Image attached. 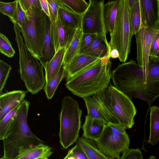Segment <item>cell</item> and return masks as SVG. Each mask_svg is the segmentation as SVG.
I'll return each mask as SVG.
<instances>
[{
  "label": "cell",
  "mask_w": 159,
  "mask_h": 159,
  "mask_svg": "<svg viewBox=\"0 0 159 159\" xmlns=\"http://www.w3.org/2000/svg\"><path fill=\"white\" fill-rule=\"evenodd\" d=\"M147 159H157L156 157L153 156H150L149 158H148Z\"/></svg>",
  "instance_id": "42"
},
{
  "label": "cell",
  "mask_w": 159,
  "mask_h": 159,
  "mask_svg": "<svg viewBox=\"0 0 159 159\" xmlns=\"http://www.w3.org/2000/svg\"><path fill=\"white\" fill-rule=\"evenodd\" d=\"M141 23L148 28H159V0H139Z\"/></svg>",
  "instance_id": "12"
},
{
  "label": "cell",
  "mask_w": 159,
  "mask_h": 159,
  "mask_svg": "<svg viewBox=\"0 0 159 159\" xmlns=\"http://www.w3.org/2000/svg\"></svg>",
  "instance_id": "46"
},
{
  "label": "cell",
  "mask_w": 159,
  "mask_h": 159,
  "mask_svg": "<svg viewBox=\"0 0 159 159\" xmlns=\"http://www.w3.org/2000/svg\"><path fill=\"white\" fill-rule=\"evenodd\" d=\"M58 16L66 26L74 30L81 28L83 15L77 14L59 0Z\"/></svg>",
  "instance_id": "17"
},
{
  "label": "cell",
  "mask_w": 159,
  "mask_h": 159,
  "mask_svg": "<svg viewBox=\"0 0 159 159\" xmlns=\"http://www.w3.org/2000/svg\"></svg>",
  "instance_id": "45"
},
{
  "label": "cell",
  "mask_w": 159,
  "mask_h": 159,
  "mask_svg": "<svg viewBox=\"0 0 159 159\" xmlns=\"http://www.w3.org/2000/svg\"><path fill=\"white\" fill-rule=\"evenodd\" d=\"M100 59L83 53L76 55L65 66H63L66 77L71 76Z\"/></svg>",
  "instance_id": "16"
},
{
  "label": "cell",
  "mask_w": 159,
  "mask_h": 159,
  "mask_svg": "<svg viewBox=\"0 0 159 159\" xmlns=\"http://www.w3.org/2000/svg\"><path fill=\"white\" fill-rule=\"evenodd\" d=\"M66 50L65 48L59 49L44 67L45 72L46 82L55 76L60 70L63 65Z\"/></svg>",
  "instance_id": "21"
},
{
  "label": "cell",
  "mask_w": 159,
  "mask_h": 159,
  "mask_svg": "<svg viewBox=\"0 0 159 159\" xmlns=\"http://www.w3.org/2000/svg\"><path fill=\"white\" fill-rule=\"evenodd\" d=\"M66 76V72L62 66L55 76L46 82L43 89L48 99L52 98L60 83Z\"/></svg>",
  "instance_id": "27"
},
{
  "label": "cell",
  "mask_w": 159,
  "mask_h": 159,
  "mask_svg": "<svg viewBox=\"0 0 159 159\" xmlns=\"http://www.w3.org/2000/svg\"><path fill=\"white\" fill-rule=\"evenodd\" d=\"M61 102L59 136L61 149H66L78 139L82 111L77 102L70 96H64Z\"/></svg>",
  "instance_id": "6"
},
{
  "label": "cell",
  "mask_w": 159,
  "mask_h": 159,
  "mask_svg": "<svg viewBox=\"0 0 159 159\" xmlns=\"http://www.w3.org/2000/svg\"><path fill=\"white\" fill-rule=\"evenodd\" d=\"M15 40L18 49L20 77L28 92L35 94L41 90L46 83L43 67L38 59L34 57L26 47L22 38L20 27L13 25Z\"/></svg>",
  "instance_id": "4"
},
{
  "label": "cell",
  "mask_w": 159,
  "mask_h": 159,
  "mask_svg": "<svg viewBox=\"0 0 159 159\" xmlns=\"http://www.w3.org/2000/svg\"><path fill=\"white\" fill-rule=\"evenodd\" d=\"M47 159L43 158H38V159Z\"/></svg>",
  "instance_id": "43"
},
{
  "label": "cell",
  "mask_w": 159,
  "mask_h": 159,
  "mask_svg": "<svg viewBox=\"0 0 159 159\" xmlns=\"http://www.w3.org/2000/svg\"><path fill=\"white\" fill-rule=\"evenodd\" d=\"M107 123L103 120L87 115L82 126V136L95 141L100 137Z\"/></svg>",
  "instance_id": "15"
},
{
  "label": "cell",
  "mask_w": 159,
  "mask_h": 159,
  "mask_svg": "<svg viewBox=\"0 0 159 159\" xmlns=\"http://www.w3.org/2000/svg\"><path fill=\"white\" fill-rule=\"evenodd\" d=\"M20 104L7 114L0 120V139L3 140L10 135L12 129L16 112Z\"/></svg>",
  "instance_id": "25"
},
{
  "label": "cell",
  "mask_w": 159,
  "mask_h": 159,
  "mask_svg": "<svg viewBox=\"0 0 159 159\" xmlns=\"http://www.w3.org/2000/svg\"><path fill=\"white\" fill-rule=\"evenodd\" d=\"M83 32L82 27L75 30L73 39L65 55L63 66L67 65L76 55L79 54Z\"/></svg>",
  "instance_id": "24"
},
{
  "label": "cell",
  "mask_w": 159,
  "mask_h": 159,
  "mask_svg": "<svg viewBox=\"0 0 159 159\" xmlns=\"http://www.w3.org/2000/svg\"><path fill=\"white\" fill-rule=\"evenodd\" d=\"M120 0L110 1L104 4V18L106 30L110 35L113 32Z\"/></svg>",
  "instance_id": "22"
},
{
  "label": "cell",
  "mask_w": 159,
  "mask_h": 159,
  "mask_svg": "<svg viewBox=\"0 0 159 159\" xmlns=\"http://www.w3.org/2000/svg\"><path fill=\"white\" fill-rule=\"evenodd\" d=\"M94 34L83 33L82 38L79 54L81 53L91 44L97 36Z\"/></svg>",
  "instance_id": "34"
},
{
  "label": "cell",
  "mask_w": 159,
  "mask_h": 159,
  "mask_svg": "<svg viewBox=\"0 0 159 159\" xmlns=\"http://www.w3.org/2000/svg\"><path fill=\"white\" fill-rule=\"evenodd\" d=\"M94 141L101 152L113 159H120V154L129 149V139L125 129L116 124L107 123L100 137Z\"/></svg>",
  "instance_id": "8"
},
{
  "label": "cell",
  "mask_w": 159,
  "mask_h": 159,
  "mask_svg": "<svg viewBox=\"0 0 159 159\" xmlns=\"http://www.w3.org/2000/svg\"><path fill=\"white\" fill-rule=\"evenodd\" d=\"M89 6L83 15L82 29L83 33L94 34L106 37L104 18V0H90Z\"/></svg>",
  "instance_id": "9"
},
{
  "label": "cell",
  "mask_w": 159,
  "mask_h": 159,
  "mask_svg": "<svg viewBox=\"0 0 159 159\" xmlns=\"http://www.w3.org/2000/svg\"><path fill=\"white\" fill-rule=\"evenodd\" d=\"M159 141V108L153 106L150 109V133L147 142L152 145Z\"/></svg>",
  "instance_id": "23"
},
{
  "label": "cell",
  "mask_w": 159,
  "mask_h": 159,
  "mask_svg": "<svg viewBox=\"0 0 159 159\" xmlns=\"http://www.w3.org/2000/svg\"><path fill=\"white\" fill-rule=\"evenodd\" d=\"M109 55L100 59L74 75L66 78L65 85L73 94L82 98L105 89L110 83Z\"/></svg>",
  "instance_id": "2"
},
{
  "label": "cell",
  "mask_w": 159,
  "mask_h": 159,
  "mask_svg": "<svg viewBox=\"0 0 159 159\" xmlns=\"http://www.w3.org/2000/svg\"><path fill=\"white\" fill-rule=\"evenodd\" d=\"M159 30V28L152 29L141 26L135 35L137 46V61L141 69L148 71L151 46Z\"/></svg>",
  "instance_id": "10"
},
{
  "label": "cell",
  "mask_w": 159,
  "mask_h": 159,
  "mask_svg": "<svg viewBox=\"0 0 159 159\" xmlns=\"http://www.w3.org/2000/svg\"><path fill=\"white\" fill-rule=\"evenodd\" d=\"M67 155L79 159H89L84 150L77 143L69 150Z\"/></svg>",
  "instance_id": "36"
},
{
  "label": "cell",
  "mask_w": 159,
  "mask_h": 159,
  "mask_svg": "<svg viewBox=\"0 0 159 159\" xmlns=\"http://www.w3.org/2000/svg\"><path fill=\"white\" fill-rule=\"evenodd\" d=\"M120 159H143V157L140 149L132 148L123 154Z\"/></svg>",
  "instance_id": "37"
},
{
  "label": "cell",
  "mask_w": 159,
  "mask_h": 159,
  "mask_svg": "<svg viewBox=\"0 0 159 159\" xmlns=\"http://www.w3.org/2000/svg\"><path fill=\"white\" fill-rule=\"evenodd\" d=\"M50 24L51 21L49 17L47 16L43 46V57L39 61L43 67L52 59L56 53L55 48L51 38Z\"/></svg>",
  "instance_id": "19"
},
{
  "label": "cell",
  "mask_w": 159,
  "mask_h": 159,
  "mask_svg": "<svg viewBox=\"0 0 159 159\" xmlns=\"http://www.w3.org/2000/svg\"><path fill=\"white\" fill-rule=\"evenodd\" d=\"M0 159H5L3 158L2 157H1Z\"/></svg>",
  "instance_id": "44"
},
{
  "label": "cell",
  "mask_w": 159,
  "mask_h": 159,
  "mask_svg": "<svg viewBox=\"0 0 159 159\" xmlns=\"http://www.w3.org/2000/svg\"><path fill=\"white\" fill-rule=\"evenodd\" d=\"M110 58H118L119 56V53L118 51L116 49H112L110 50Z\"/></svg>",
  "instance_id": "40"
},
{
  "label": "cell",
  "mask_w": 159,
  "mask_h": 159,
  "mask_svg": "<svg viewBox=\"0 0 159 159\" xmlns=\"http://www.w3.org/2000/svg\"><path fill=\"white\" fill-rule=\"evenodd\" d=\"M149 59L159 62V30L152 43Z\"/></svg>",
  "instance_id": "35"
},
{
  "label": "cell",
  "mask_w": 159,
  "mask_h": 159,
  "mask_svg": "<svg viewBox=\"0 0 159 159\" xmlns=\"http://www.w3.org/2000/svg\"><path fill=\"white\" fill-rule=\"evenodd\" d=\"M111 75L114 87L130 99L152 103L159 97V62L149 59L146 72L131 59L119 64Z\"/></svg>",
  "instance_id": "1"
},
{
  "label": "cell",
  "mask_w": 159,
  "mask_h": 159,
  "mask_svg": "<svg viewBox=\"0 0 159 159\" xmlns=\"http://www.w3.org/2000/svg\"><path fill=\"white\" fill-rule=\"evenodd\" d=\"M11 69L10 65L3 60H0V94L2 93V90Z\"/></svg>",
  "instance_id": "30"
},
{
  "label": "cell",
  "mask_w": 159,
  "mask_h": 159,
  "mask_svg": "<svg viewBox=\"0 0 159 159\" xmlns=\"http://www.w3.org/2000/svg\"><path fill=\"white\" fill-rule=\"evenodd\" d=\"M63 159H75V158L72 156H69L67 155Z\"/></svg>",
  "instance_id": "41"
},
{
  "label": "cell",
  "mask_w": 159,
  "mask_h": 159,
  "mask_svg": "<svg viewBox=\"0 0 159 159\" xmlns=\"http://www.w3.org/2000/svg\"><path fill=\"white\" fill-rule=\"evenodd\" d=\"M17 0L8 2H0V12L7 16L10 20L12 19L17 8Z\"/></svg>",
  "instance_id": "31"
},
{
  "label": "cell",
  "mask_w": 159,
  "mask_h": 159,
  "mask_svg": "<svg viewBox=\"0 0 159 159\" xmlns=\"http://www.w3.org/2000/svg\"><path fill=\"white\" fill-rule=\"evenodd\" d=\"M94 95L107 123L119 125L125 129L133 127L137 110L127 96L110 83L104 90Z\"/></svg>",
  "instance_id": "3"
},
{
  "label": "cell",
  "mask_w": 159,
  "mask_h": 159,
  "mask_svg": "<svg viewBox=\"0 0 159 159\" xmlns=\"http://www.w3.org/2000/svg\"><path fill=\"white\" fill-rule=\"evenodd\" d=\"M76 30L65 25L58 15L57 20L50 24V35L52 42L56 53L59 49L69 46Z\"/></svg>",
  "instance_id": "11"
},
{
  "label": "cell",
  "mask_w": 159,
  "mask_h": 159,
  "mask_svg": "<svg viewBox=\"0 0 159 159\" xmlns=\"http://www.w3.org/2000/svg\"><path fill=\"white\" fill-rule=\"evenodd\" d=\"M108 43L110 49H115L119 53L121 62H125L130 52L133 34L129 17V8L127 0H120L113 30Z\"/></svg>",
  "instance_id": "7"
},
{
  "label": "cell",
  "mask_w": 159,
  "mask_h": 159,
  "mask_svg": "<svg viewBox=\"0 0 159 159\" xmlns=\"http://www.w3.org/2000/svg\"><path fill=\"white\" fill-rule=\"evenodd\" d=\"M23 10L25 11L32 7L41 9L39 0H19Z\"/></svg>",
  "instance_id": "38"
},
{
  "label": "cell",
  "mask_w": 159,
  "mask_h": 159,
  "mask_svg": "<svg viewBox=\"0 0 159 159\" xmlns=\"http://www.w3.org/2000/svg\"><path fill=\"white\" fill-rule=\"evenodd\" d=\"M110 50L107 38L97 35L90 45L81 53L101 59L110 56Z\"/></svg>",
  "instance_id": "18"
},
{
  "label": "cell",
  "mask_w": 159,
  "mask_h": 159,
  "mask_svg": "<svg viewBox=\"0 0 159 159\" xmlns=\"http://www.w3.org/2000/svg\"><path fill=\"white\" fill-rule=\"evenodd\" d=\"M52 153L50 147L42 143L33 147L20 148L14 159H48Z\"/></svg>",
  "instance_id": "14"
},
{
  "label": "cell",
  "mask_w": 159,
  "mask_h": 159,
  "mask_svg": "<svg viewBox=\"0 0 159 159\" xmlns=\"http://www.w3.org/2000/svg\"><path fill=\"white\" fill-rule=\"evenodd\" d=\"M27 92V91L14 90L0 94V120L21 104Z\"/></svg>",
  "instance_id": "13"
},
{
  "label": "cell",
  "mask_w": 159,
  "mask_h": 159,
  "mask_svg": "<svg viewBox=\"0 0 159 159\" xmlns=\"http://www.w3.org/2000/svg\"><path fill=\"white\" fill-rule=\"evenodd\" d=\"M49 10L50 20L51 23L55 22L58 18L59 0H47Z\"/></svg>",
  "instance_id": "32"
},
{
  "label": "cell",
  "mask_w": 159,
  "mask_h": 159,
  "mask_svg": "<svg viewBox=\"0 0 159 159\" xmlns=\"http://www.w3.org/2000/svg\"><path fill=\"white\" fill-rule=\"evenodd\" d=\"M42 10L48 16H49L48 4L47 0H39Z\"/></svg>",
  "instance_id": "39"
},
{
  "label": "cell",
  "mask_w": 159,
  "mask_h": 159,
  "mask_svg": "<svg viewBox=\"0 0 159 159\" xmlns=\"http://www.w3.org/2000/svg\"><path fill=\"white\" fill-rule=\"evenodd\" d=\"M129 8V17L131 30L133 35L139 30L141 26L139 0H135Z\"/></svg>",
  "instance_id": "26"
},
{
  "label": "cell",
  "mask_w": 159,
  "mask_h": 159,
  "mask_svg": "<svg viewBox=\"0 0 159 159\" xmlns=\"http://www.w3.org/2000/svg\"><path fill=\"white\" fill-rule=\"evenodd\" d=\"M62 2L75 12L83 15L89 6V2L84 0H61Z\"/></svg>",
  "instance_id": "28"
},
{
  "label": "cell",
  "mask_w": 159,
  "mask_h": 159,
  "mask_svg": "<svg viewBox=\"0 0 159 159\" xmlns=\"http://www.w3.org/2000/svg\"><path fill=\"white\" fill-rule=\"evenodd\" d=\"M0 52L10 58L13 57L15 53L11 42L5 35L1 33L0 34Z\"/></svg>",
  "instance_id": "29"
},
{
  "label": "cell",
  "mask_w": 159,
  "mask_h": 159,
  "mask_svg": "<svg viewBox=\"0 0 159 159\" xmlns=\"http://www.w3.org/2000/svg\"><path fill=\"white\" fill-rule=\"evenodd\" d=\"M25 12V18L20 27L21 33L26 47L39 61L43 57L47 16L42 9L34 7H30Z\"/></svg>",
  "instance_id": "5"
},
{
  "label": "cell",
  "mask_w": 159,
  "mask_h": 159,
  "mask_svg": "<svg viewBox=\"0 0 159 159\" xmlns=\"http://www.w3.org/2000/svg\"><path fill=\"white\" fill-rule=\"evenodd\" d=\"M26 17L25 12L23 10L19 0H17L16 9L13 18L10 20L13 24H18L21 27Z\"/></svg>",
  "instance_id": "33"
},
{
  "label": "cell",
  "mask_w": 159,
  "mask_h": 159,
  "mask_svg": "<svg viewBox=\"0 0 159 159\" xmlns=\"http://www.w3.org/2000/svg\"><path fill=\"white\" fill-rule=\"evenodd\" d=\"M76 143L84 150L89 159H114L101 152L94 140L82 136L78 139Z\"/></svg>",
  "instance_id": "20"
}]
</instances>
